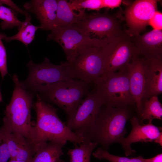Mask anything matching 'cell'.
Wrapping results in <instances>:
<instances>
[{
    "mask_svg": "<svg viewBox=\"0 0 162 162\" xmlns=\"http://www.w3.org/2000/svg\"><path fill=\"white\" fill-rule=\"evenodd\" d=\"M37 95L34 105L37 119L33 127L35 143L49 141L65 145L68 141L80 144L85 141L84 138L70 130L61 120L58 116L57 109L46 103L38 94Z\"/></svg>",
    "mask_w": 162,
    "mask_h": 162,
    "instance_id": "1",
    "label": "cell"
},
{
    "mask_svg": "<svg viewBox=\"0 0 162 162\" xmlns=\"http://www.w3.org/2000/svg\"><path fill=\"white\" fill-rule=\"evenodd\" d=\"M130 114L128 107L115 108L103 105L85 140L97 142L106 150L112 143H120L127 134L125 128Z\"/></svg>",
    "mask_w": 162,
    "mask_h": 162,
    "instance_id": "2",
    "label": "cell"
},
{
    "mask_svg": "<svg viewBox=\"0 0 162 162\" xmlns=\"http://www.w3.org/2000/svg\"><path fill=\"white\" fill-rule=\"evenodd\" d=\"M13 80L14 88L4 111L2 127L7 131L19 133L34 142L33 127L31 122L33 95L22 87L16 74L13 75Z\"/></svg>",
    "mask_w": 162,
    "mask_h": 162,
    "instance_id": "3",
    "label": "cell"
},
{
    "mask_svg": "<svg viewBox=\"0 0 162 162\" xmlns=\"http://www.w3.org/2000/svg\"><path fill=\"white\" fill-rule=\"evenodd\" d=\"M92 84L75 79H70L45 85L36 92L40 98L55 104L62 109L67 119L72 117L83 97L88 93Z\"/></svg>",
    "mask_w": 162,
    "mask_h": 162,
    "instance_id": "4",
    "label": "cell"
},
{
    "mask_svg": "<svg viewBox=\"0 0 162 162\" xmlns=\"http://www.w3.org/2000/svg\"><path fill=\"white\" fill-rule=\"evenodd\" d=\"M92 86L101 96L104 106L123 108L135 104L127 69L104 74L93 82Z\"/></svg>",
    "mask_w": 162,
    "mask_h": 162,
    "instance_id": "5",
    "label": "cell"
},
{
    "mask_svg": "<svg viewBox=\"0 0 162 162\" xmlns=\"http://www.w3.org/2000/svg\"><path fill=\"white\" fill-rule=\"evenodd\" d=\"M86 36L113 42L123 34L120 20L116 15L98 12L88 14L85 13L81 18L72 24Z\"/></svg>",
    "mask_w": 162,
    "mask_h": 162,
    "instance_id": "6",
    "label": "cell"
},
{
    "mask_svg": "<svg viewBox=\"0 0 162 162\" xmlns=\"http://www.w3.org/2000/svg\"><path fill=\"white\" fill-rule=\"evenodd\" d=\"M47 40L57 42L63 48L67 62L73 61L86 49L93 46H102L110 43L86 35L71 25L56 27L47 36Z\"/></svg>",
    "mask_w": 162,
    "mask_h": 162,
    "instance_id": "7",
    "label": "cell"
},
{
    "mask_svg": "<svg viewBox=\"0 0 162 162\" xmlns=\"http://www.w3.org/2000/svg\"><path fill=\"white\" fill-rule=\"evenodd\" d=\"M29 74L25 81H20L22 87L36 92L40 87L59 81L74 79L67 67L66 62H61L58 65L52 63L45 57L44 62L39 64L32 60L26 65Z\"/></svg>",
    "mask_w": 162,
    "mask_h": 162,
    "instance_id": "8",
    "label": "cell"
},
{
    "mask_svg": "<svg viewBox=\"0 0 162 162\" xmlns=\"http://www.w3.org/2000/svg\"><path fill=\"white\" fill-rule=\"evenodd\" d=\"M104 68V74L126 70L139 51L126 32L113 42L102 47Z\"/></svg>",
    "mask_w": 162,
    "mask_h": 162,
    "instance_id": "9",
    "label": "cell"
},
{
    "mask_svg": "<svg viewBox=\"0 0 162 162\" xmlns=\"http://www.w3.org/2000/svg\"><path fill=\"white\" fill-rule=\"evenodd\" d=\"M102 46L88 47L72 62H66L74 79L92 84L103 75L104 63Z\"/></svg>",
    "mask_w": 162,
    "mask_h": 162,
    "instance_id": "10",
    "label": "cell"
},
{
    "mask_svg": "<svg viewBox=\"0 0 162 162\" xmlns=\"http://www.w3.org/2000/svg\"><path fill=\"white\" fill-rule=\"evenodd\" d=\"M103 105L101 96L93 87L80 102L73 116L67 119V126L85 140Z\"/></svg>",
    "mask_w": 162,
    "mask_h": 162,
    "instance_id": "11",
    "label": "cell"
},
{
    "mask_svg": "<svg viewBox=\"0 0 162 162\" xmlns=\"http://www.w3.org/2000/svg\"><path fill=\"white\" fill-rule=\"evenodd\" d=\"M157 2L154 0H137L126 9L125 19L128 29L125 32L130 36L140 34L150 24L157 11Z\"/></svg>",
    "mask_w": 162,
    "mask_h": 162,
    "instance_id": "12",
    "label": "cell"
},
{
    "mask_svg": "<svg viewBox=\"0 0 162 162\" xmlns=\"http://www.w3.org/2000/svg\"><path fill=\"white\" fill-rule=\"evenodd\" d=\"M130 121L131 130L128 136L124 137L120 142L126 156L135 154V151L130 147L131 144L139 142H154L162 132L161 128L153 124L152 120H149L148 123L143 125L140 124L139 119L136 116L132 117Z\"/></svg>",
    "mask_w": 162,
    "mask_h": 162,
    "instance_id": "13",
    "label": "cell"
},
{
    "mask_svg": "<svg viewBox=\"0 0 162 162\" xmlns=\"http://www.w3.org/2000/svg\"><path fill=\"white\" fill-rule=\"evenodd\" d=\"M1 128L4 133L10 160L31 162L38 144L19 133L8 132Z\"/></svg>",
    "mask_w": 162,
    "mask_h": 162,
    "instance_id": "14",
    "label": "cell"
},
{
    "mask_svg": "<svg viewBox=\"0 0 162 162\" xmlns=\"http://www.w3.org/2000/svg\"><path fill=\"white\" fill-rule=\"evenodd\" d=\"M131 94L139 116L143 110L142 99L145 86V68L142 57H136L127 68Z\"/></svg>",
    "mask_w": 162,
    "mask_h": 162,
    "instance_id": "15",
    "label": "cell"
},
{
    "mask_svg": "<svg viewBox=\"0 0 162 162\" xmlns=\"http://www.w3.org/2000/svg\"><path fill=\"white\" fill-rule=\"evenodd\" d=\"M57 4L56 0H32L23 7L27 12L36 15L40 23V29L52 30L55 27Z\"/></svg>",
    "mask_w": 162,
    "mask_h": 162,
    "instance_id": "16",
    "label": "cell"
},
{
    "mask_svg": "<svg viewBox=\"0 0 162 162\" xmlns=\"http://www.w3.org/2000/svg\"><path fill=\"white\" fill-rule=\"evenodd\" d=\"M142 57L145 68V86L142 102L162 93V58Z\"/></svg>",
    "mask_w": 162,
    "mask_h": 162,
    "instance_id": "17",
    "label": "cell"
},
{
    "mask_svg": "<svg viewBox=\"0 0 162 162\" xmlns=\"http://www.w3.org/2000/svg\"><path fill=\"white\" fill-rule=\"evenodd\" d=\"M130 36L140 56L162 58V30L154 29L142 35Z\"/></svg>",
    "mask_w": 162,
    "mask_h": 162,
    "instance_id": "18",
    "label": "cell"
},
{
    "mask_svg": "<svg viewBox=\"0 0 162 162\" xmlns=\"http://www.w3.org/2000/svg\"><path fill=\"white\" fill-rule=\"evenodd\" d=\"M65 144L59 142H43L38 144L36 151L31 162H60L64 154Z\"/></svg>",
    "mask_w": 162,
    "mask_h": 162,
    "instance_id": "19",
    "label": "cell"
},
{
    "mask_svg": "<svg viewBox=\"0 0 162 162\" xmlns=\"http://www.w3.org/2000/svg\"><path fill=\"white\" fill-rule=\"evenodd\" d=\"M57 2L55 28L72 25L78 21L85 12L84 10L76 12L69 2L68 1L58 0Z\"/></svg>",
    "mask_w": 162,
    "mask_h": 162,
    "instance_id": "20",
    "label": "cell"
},
{
    "mask_svg": "<svg viewBox=\"0 0 162 162\" xmlns=\"http://www.w3.org/2000/svg\"><path fill=\"white\" fill-rule=\"evenodd\" d=\"M31 17L26 18L19 32L16 34L11 37H8L1 33L2 39L9 42L14 40L20 41L27 47L33 40L36 31L40 28V27L35 26L31 22Z\"/></svg>",
    "mask_w": 162,
    "mask_h": 162,
    "instance_id": "21",
    "label": "cell"
},
{
    "mask_svg": "<svg viewBox=\"0 0 162 162\" xmlns=\"http://www.w3.org/2000/svg\"><path fill=\"white\" fill-rule=\"evenodd\" d=\"M75 148L69 149L68 154L70 159V162H90L91 154L98 143L90 140H85L78 146L74 143Z\"/></svg>",
    "mask_w": 162,
    "mask_h": 162,
    "instance_id": "22",
    "label": "cell"
},
{
    "mask_svg": "<svg viewBox=\"0 0 162 162\" xmlns=\"http://www.w3.org/2000/svg\"><path fill=\"white\" fill-rule=\"evenodd\" d=\"M143 110L140 116V123H143L145 120H152L154 119L162 120V105L158 96H153L142 102Z\"/></svg>",
    "mask_w": 162,
    "mask_h": 162,
    "instance_id": "23",
    "label": "cell"
},
{
    "mask_svg": "<svg viewBox=\"0 0 162 162\" xmlns=\"http://www.w3.org/2000/svg\"><path fill=\"white\" fill-rule=\"evenodd\" d=\"M0 19L2 20L0 26L3 29L17 27L19 30L23 23L18 19L16 11L11 8L4 6L1 0H0Z\"/></svg>",
    "mask_w": 162,
    "mask_h": 162,
    "instance_id": "24",
    "label": "cell"
},
{
    "mask_svg": "<svg viewBox=\"0 0 162 162\" xmlns=\"http://www.w3.org/2000/svg\"><path fill=\"white\" fill-rule=\"evenodd\" d=\"M92 155L99 159H106L110 162H145L144 158L142 156L129 158L115 155L101 147L97 149Z\"/></svg>",
    "mask_w": 162,
    "mask_h": 162,
    "instance_id": "25",
    "label": "cell"
},
{
    "mask_svg": "<svg viewBox=\"0 0 162 162\" xmlns=\"http://www.w3.org/2000/svg\"><path fill=\"white\" fill-rule=\"evenodd\" d=\"M69 2L74 9L77 11L85 9L98 10L103 8L102 0H72Z\"/></svg>",
    "mask_w": 162,
    "mask_h": 162,
    "instance_id": "26",
    "label": "cell"
},
{
    "mask_svg": "<svg viewBox=\"0 0 162 162\" xmlns=\"http://www.w3.org/2000/svg\"><path fill=\"white\" fill-rule=\"evenodd\" d=\"M10 155L3 130L0 128V162H7Z\"/></svg>",
    "mask_w": 162,
    "mask_h": 162,
    "instance_id": "27",
    "label": "cell"
},
{
    "mask_svg": "<svg viewBox=\"0 0 162 162\" xmlns=\"http://www.w3.org/2000/svg\"><path fill=\"white\" fill-rule=\"evenodd\" d=\"M0 33V72L2 79L8 74L7 54L5 49L2 41Z\"/></svg>",
    "mask_w": 162,
    "mask_h": 162,
    "instance_id": "28",
    "label": "cell"
},
{
    "mask_svg": "<svg viewBox=\"0 0 162 162\" xmlns=\"http://www.w3.org/2000/svg\"><path fill=\"white\" fill-rule=\"evenodd\" d=\"M162 13L157 11L151 20L149 24L154 29L162 30Z\"/></svg>",
    "mask_w": 162,
    "mask_h": 162,
    "instance_id": "29",
    "label": "cell"
},
{
    "mask_svg": "<svg viewBox=\"0 0 162 162\" xmlns=\"http://www.w3.org/2000/svg\"><path fill=\"white\" fill-rule=\"evenodd\" d=\"M103 8L111 9L119 7L121 4V0H102Z\"/></svg>",
    "mask_w": 162,
    "mask_h": 162,
    "instance_id": "30",
    "label": "cell"
},
{
    "mask_svg": "<svg viewBox=\"0 0 162 162\" xmlns=\"http://www.w3.org/2000/svg\"><path fill=\"white\" fill-rule=\"evenodd\" d=\"M145 162H162V154L160 153L150 158H144Z\"/></svg>",
    "mask_w": 162,
    "mask_h": 162,
    "instance_id": "31",
    "label": "cell"
},
{
    "mask_svg": "<svg viewBox=\"0 0 162 162\" xmlns=\"http://www.w3.org/2000/svg\"><path fill=\"white\" fill-rule=\"evenodd\" d=\"M154 142L159 144L161 146H162V132L158 137L154 140Z\"/></svg>",
    "mask_w": 162,
    "mask_h": 162,
    "instance_id": "32",
    "label": "cell"
},
{
    "mask_svg": "<svg viewBox=\"0 0 162 162\" xmlns=\"http://www.w3.org/2000/svg\"><path fill=\"white\" fill-rule=\"evenodd\" d=\"M9 162H26L24 161L10 160Z\"/></svg>",
    "mask_w": 162,
    "mask_h": 162,
    "instance_id": "33",
    "label": "cell"
},
{
    "mask_svg": "<svg viewBox=\"0 0 162 162\" xmlns=\"http://www.w3.org/2000/svg\"><path fill=\"white\" fill-rule=\"evenodd\" d=\"M2 101V95L1 92L0 88V102Z\"/></svg>",
    "mask_w": 162,
    "mask_h": 162,
    "instance_id": "34",
    "label": "cell"
},
{
    "mask_svg": "<svg viewBox=\"0 0 162 162\" xmlns=\"http://www.w3.org/2000/svg\"><path fill=\"white\" fill-rule=\"evenodd\" d=\"M60 162H65L61 160Z\"/></svg>",
    "mask_w": 162,
    "mask_h": 162,
    "instance_id": "35",
    "label": "cell"
}]
</instances>
